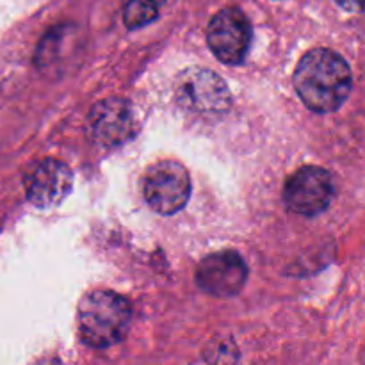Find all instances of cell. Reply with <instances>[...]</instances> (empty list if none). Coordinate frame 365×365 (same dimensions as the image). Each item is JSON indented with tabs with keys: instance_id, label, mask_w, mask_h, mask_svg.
Segmentation results:
<instances>
[{
	"instance_id": "cell-1",
	"label": "cell",
	"mask_w": 365,
	"mask_h": 365,
	"mask_svg": "<svg viewBox=\"0 0 365 365\" xmlns=\"http://www.w3.org/2000/svg\"><path fill=\"white\" fill-rule=\"evenodd\" d=\"M353 77L344 57L328 48L310 50L294 71V88L314 113H334L351 91Z\"/></svg>"
},
{
	"instance_id": "cell-2",
	"label": "cell",
	"mask_w": 365,
	"mask_h": 365,
	"mask_svg": "<svg viewBox=\"0 0 365 365\" xmlns=\"http://www.w3.org/2000/svg\"><path fill=\"white\" fill-rule=\"evenodd\" d=\"M130 321V303L116 292H89L78 307V331L89 348H110L123 341Z\"/></svg>"
},
{
	"instance_id": "cell-3",
	"label": "cell",
	"mask_w": 365,
	"mask_h": 365,
	"mask_svg": "<svg viewBox=\"0 0 365 365\" xmlns=\"http://www.w3.org/2000/svg\"><path fill=\"white\" fill-rule=\"evenodd\" d=\"M143 192L155 212L171 216L187 205L191 196V178L180 163L160 160L146 171Z\"/></svg>"
},
{
	"instance_id": "cell-4",
	"label": "cell",
	"mask_w": 365,
	"mask_h": 365,
	"mask_svg": "<svg viewBox=\"0 0 365 365\" xmlns=\"http://www.w3.org/2000/svg\"><path fill=\"white\" fill-rule=\"evenodd\" d=\"M335 195L334 178L327 170L305 166L291 175L284 187L285 205L302 216H316L328 209Z\"/></svg>"
},
{
	"instance_id": "cell-5",
	"label": "cell",
	"mask_w": 365,
	"mask_h": 365,
	"mask_svg": "<svg viewBox=\"0 0 365 365\" xmlns=\"http://www.w3.org/2000/svg\"><path fill=\"white\" fill-rule=\"evenodd\" d=\"M252 25L248 16L237 7H227L210 20L207 43L214 56L227 64L245 61L252 45Z\"/></svg>"
},
{
	"instance_id": "cell-6",
	"label": "cell",
	"mask_w": 365,
	"mask_h": 365,
	"mask_svg": "<svg viewBox=\"0 0 365 365\" xmlns=\"http://www.w3.org/2000/svg\"><path fill=\"white\" fill-rule=\"evenodd\" d=\"M177 100L195 113H223L230 106V93L220 75L203 68H189L177 81Z\"/></svg>"
},
{
	"instance_id": "cell-7",
	"label": "cell",
	"mask_w": 365,
	"mask_h": 365,
	"mask_svg": "<svg viewBox=\"0 0 365 365\" xmlns=\"http://www.w3.org/2000/svg\"><path fill=\"white\" fill-rule=\"evenodd\" d=\"M24 184L32 205L50 209L59 205L70 195L73 187V173L63 160L45 159L27 171Z\"/></svg>"
},
{
	"instance_id": "cell-8",
	"label": "cell",
	"mask_w": 365,
	"mask_h": 365,
	"mask_svg": "<svg viewBox=\"0 0 365 365\" xmlns=\"http://www.w3.org/2000/svg\"><path fill=\"white\" fill-rule=\"evenodd\" d=\"M248 267L239 253L220 252L209 255L196 269V282L209 294L217 298L235 296L246 284Z\"/></svg>"
},
{
	"instance_id": "cell-9",
	"label": "cell",
	"mask_w": 365,
	"mask_h": 365,
	"mask_svg": "<svg viewBox=\"0 0 365 365\" xmlns=\"http://www.w3.org/2000/svg\"><path fill=\"white\" fill-rule=\"evenodd\" d=\"M89 127L98 143L118 146L130 139L135 132L132 107L121 98H107L93 106L89 113Z\"/></svg>"
},
{
	"instance_id": "cell-10",
	"label": "cell",
	"mask_w": 365,
	"mask_h": 365,
	"mask_svg": "<svg viewBox=\"0 0 365 365\" xmlns=\"http://www.w3.org/2000/svg\"><path fill=\"white\" fill-rule=\"evenodd\" d=\"M164 2L166 0H128L123 13L125 25L128 29L145 27L159 16V11Z\"/></svg>"
},
{
	"instance_id": "cell-11",
	"label": "cell",
	"mask_w": 365,
	"mask_h": 365,
	"mask_svg": "<svg viewBox=\"0 0 365 365\" xmlns=\"http://www.w3.org/2000/svg\"><path fill=\"white\" fill-rule=\"evenodd\" d=\"M335 2L349 13H365V0H335Z\"/></svg>"
}]
</instances>
